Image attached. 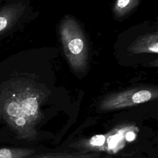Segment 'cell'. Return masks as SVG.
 Returning a JSON list of instances; mask_svg holds the SVG:
<instances>
[{
  "label": "cell",
  "instance_id": "obj_8",
  "mask_svg": "<svg viewBox=\"0 0 158 158\" xmlns=\"http://www.w3.org/2000/svg\"><path fill=\"white\" fill-rule=\"evenodd\" d=\"M35 152V150L27 148L0 149V158H26Z\"/></svg>",
  "mask_w": 158,
  "mask_h": 158
},
{
  "label": "cell",
  "instance_id": "obj_1",
  "mask_svg": "<svg viewBox=\"0 0 158 158\" xmlns=\"http://www.w3.org/2000/svg\"><path fill=\"white\" fill-rule=\"evenodd\" d=\"M44 99L40 88L25 80L10 81L0 89V115L19 139H36Z\"/></svg>",
  "mask_w": 158,
  "mask_h": 158
},
{
  "label": "cell",
  "instance_id": "obj_6",
  "mask_svg": "<svg viewBox=\"0 0 158 158\" xmlns=\"http://www.w3.org/2000/svg\"><path fill=\"white\" fill-rule=\"evenodd\" d=\"M28 158H103L98 152H58L37 155Z\"/></svg>",
  "mask_w": 158,
  "mask_h": 158
},
{
  "label": "cell",
  "instance_id": "obj_5",
  "mask_svg": "<svg viewBox=\"0 0 158 158\" xmlns=\"http://www.w3.org/2000/svg\"><path fill=\"white\" fill-rule=\"evenodd\" d=\"M22 12V7L17 4L8 5L0 9V35L15 23Z\"/></svg>",
  "mask_w": 158,
  "mask_h": 158
},
{
  "label": "cell",
  "instance_id": "obj_2",
  "mask_svg": "<svg viewBox=\"0 0 158 158\" xmlns=\"http://www.w3.org/2000/svg\"><path fill=\"white\" fill-rule=\"evenodd\" d=\"M59 33L70 65L77 72H85L88 64V48L81 27L73 17L67 15L61 21Z\"/></svg>",
  "mask_w": 158,
  "mask_h": 158
},
{
  "label": "cell",
  "instance_id": "obj_4",
  "mask_svg": "<svg viewBox=\"0 0 158 158\" xmlns=\"http://www.w3.org/2000/svg\"><path fill=\"white\" fill-rule=\"evenodd\" d=\"M128 50L135 54L158 52L157 33L147 34L136 40L129 47Z\"/></svg>",
  "mask_w": 158,
  "mask_h": 158
},
{
  "label": "cell",
  "instance_id": "obj_3",
  "mask_svg": "<svg viewBox=\"0 0 158 158\" xmlns=\"http://www.w3.org/2000/svg\"><path fill=\"white\" fill-rule=\"evenodd\" d=\"M157 87H139L110 94L100 102L102 110H111L131 107L157 99Z\"/></svg>",
  "mask_w": 158,
  "mask_h": 158
},
{
  "label": "cell",
  "instance_id": "obj_7",
  "mask_svg": "<svg viewBox=\"0 0 158 158\" xmlns=\"http://www.w3.org/2000/svg\"><path fill=\"white\" fill-rule=\"evenodd\" d=\"M139 0H117L113 8L114 15L117 17H122L128 14L135 9Z\"/></svg>",
  "mask_w": 158,
  "mask_h": 158
}]
</instances>
